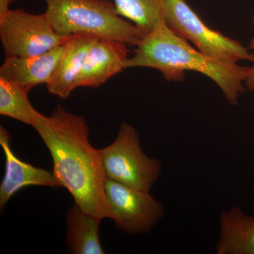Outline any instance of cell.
Segmentation results:
<instances>
[{
  "mask_svg": "<svg viewBox=\"0 0 254 254\" xmlns=\"http://www.w3.org/2000/svg\"><path fill=\"white\" fill-rule=\"evenodd\" d=\"M28 92L17 83L0 78V115L35 128L45 115L32 105Z\"/></svg>",
  "mask_w": 254,
  "mask_h": 254,
  "instance_id": "14",
  "label": "cell"
},
{
  "mask_svg": "<svg viewBox=\"0 0 254 254\" xmlns=\"http://www.w3.org/2000/svg\"><path fill=\"white\" fill-rule=\"evenodd\" d=\"M11 136L4 127H0V145L5 155V174L0 185V208L5 205L20 190L28 186L62 188L63 185L54 173L36 168L23 162L14 154L11 145Z\"/></svg>",
  "mask_w": 254,
  "mask_h": 254,
  "instance_id": "8",
  "label": "cell"
},
{
  "mask_svg": "<svg viewBox=\"0 0 254 254\" xmlns=\"http://www.w3.org/2000/svg\"><path fill=\"white\" fill-rule=\"evenodd\" d=\"M99 152L107 178L127 186L150 191L161 175V162L145 154L139 133L125 122L115 141Z\"/></svg>",
  "mask_w": 254,
  "mask_h": 254,
  "instance_id": "4",
  "label": "cell"
},
{
  "mask_svg": "<svg viewBox=\"0 0 254 254\" xmlns=\"http://www.w3.org/2000/svg\"><path fill=\"white\" fill-rule=\"evenodd\" d=\"M119 15L131 20L143 36L165 23L164 0H114Z\"/></svg>",
  "mask_w": 254,
  "mask_h": 254,
  "instance_id": "15",
  "label": "cell"
},
{
  "mask_svg": "<svg viewBox=\"0 0 254 254\" xmlns=\"http://www.w3.org/2000/svg\"><path fill=\"white\" fill-rule=\"evenodd\" d=\"M105 193L110 218L128 235L148 233L165 214V208L150 191L136 190L106 178Z\"/></svg>",
  "mask_w": 254,
  "mask_h": 254,
  "instance_id": "7",
  "label": "cell"
},
{
  "mask_svg": "<svg viewBox=\"0 0 254 254\" xmlns=\"http://www.w3.org/2000/svg\"><path fill=\"white\" fill-rule=\"evenodd\" d=\"M127 44L110 38H98L88 54L77 81L78 87L98 88L125 69Z\"/></svg>",
  "mask_w": 254,
  "mask_h": 254,
  "instance_id": "9",
  "label": "cell"
},
{
  "mask_svg": "<svg viewBox=\"0 0 254 254\" xmlns=\"http://www.w3.org/2000/svg\"><path fill=\"white\" fill-rule=\"evenodd\" d=\"M217 254H254V217L235 206L222 212Z\"/></svg>",
  "mask_w": 254,
  "mask_h": 254,
  "instance_id": "12",
  "label": "cell"
},
{
  "mask_svg": "<svg viewBox=\"0 0 254 254\" xmlns=\"http://www.w3.org/2000/svg\"><path fill=\"white\" fill-rule=\"evenodd\" d=\"M14 0H0V18H2L9 11V6Z\"/></svg>",
  "mask_w": 254,
  "mask_h": 254,
  "instance_id": "17",
  "label": "cell"
},
{
  "mask_svg": "<svg viewBox=\"0 0 254 254\" xmlns=\"http://www.w3.org/2000/svg\"><path fill=\"white\" fill-rule=\"evenodd\" d=\"M253 24L254 28V16H253ZM250 49L254 51V35L253 38L250 41ZM245 88H247L249 91L254 93V64L253 66L248 67L247 69V76H246L245 81Z\"/></svg>",
  "mask_w": 254,
  "mask_h": 254,
  "instance_id": "16",
  "label": "cell"
},
{
  "mask_svg": "<svg viewBox=\"0 0 254 254\" xmlns=\"http://www.w3.org/2000/svg\"><path fill=\"white\" fill-rule=\"evenodd\" d=\"M70 37L59 36L45 14L11 9L0 18V40L6 58H29L43 54L64 45Z\"/></svg>",
  "mask_w": 254,
  "mask_h": 254,
  "instance_id": "6",
  "label": "cell"
},
{
  "mask_svg": "<svg viewBox=\"0 0 254 254\" xmlns=\"http://www.w3.org/2000/svg\"><path fill=\"white\" fill-rule=\"evenodd\" d=\"M35 129L53 158L55 176L82 210L103 220L110 218L105 193L106 180L99 149L89 141V128L83 116L57 105Z\"/></svg>",
  "mask_w": 254,
  "mask_h": 254,
  "instance_id": "1",
  "label": "cell"
},
{
  "mask_svg": "<svg viewBox=\"0 0 254 254\" xmlns=\"http://www.w3.org/2000/svg\"><path fill=\"white\" fill-rule=\"evenodd\" d=\"M167 26L203 54L223 63H254V54L238 41L211 29L202 21L185 0H164Z\"/></svg>",
  "mask_w": 254,
  "mask_h": 254,
  "instance_id": "5",
  "label": "cell"
},
{
  "mask_svg": "<svg viewBox=\"0 0 254 254\" xmlns=\"http://www.w3.org/2000/svg\"><path fill=\"white\" fill-rule=\"evenodd\" d=\"M101 220L73 203L66 215V242L68 253L104 254L99 235Z\"/></svg>",
  "mask_w": 254,
  "mask_h": 254,
  "instance_id": "13",
  "label": "cell"
},
{
  "mask_svg": "<svg viewBox=\"0 0 254 254\" xmlns=\"http://www.w3.org/2000/svg\"><path fill=\"white\" fill-rule=\"evenodd\" d=\"M136 47L125 62V69L155 68L168 81H183L185 71H196L215 82L232 105L238 104L245 91L248 67L207 56L174 33L166 23L143 37Z\"/></svg>",
  "mask_w": 254,
  "mask_h": 254,
  "instance_id": "2",
  "label": "cell"
},
{
  "mask_svg": "<svg viewBox=\"0 0 254 254\" xmlns=\"http://www.w3.org/2000/svg\"><path fill=\"white\" fill-rule=\"evenodd\" d=\"M97 38L86 34L75 35L68 38L54 74L46 84L51 94L66 99L77 88L78 76L87 54Z\"/></svg>",
  "mask_w": 254,
  "mask_h": 254,
  "instance_id": "11",
  "label": "cell"
},
{
  "mask_svg": "<svg viewBox=\"0 0 254 254\" xmlns=\"http://www.w3.org/2000/svg\"><path fill=\"white\" fill-rule=\"evenodd\" d=\"M64 49V45H62L36 56L6 58L0 67V78L17 83L29 91L38 85L48 84L54 74Z\"/></svg>",
  "mask_w": 254,
  "mask_h": 254,
  "instance_id": "10",
  "label": "cell"
},
{
  "mask_svg": "<svg viewBox=\"0 0 254 254\" xmlns=\"http://www.w3.org/2000/svg\"><path fill=\"white\" fill-rule=\"evenodd\" d=\"M46 15L60 36L86 34L136 46L143 38L135 25L121 18L110 0H45Z\"/></svg>",
  "mask_w": 254,
  "mask_h": 254,
  "instance_id": "3",
  "label": "cell"
}]
</instances>
